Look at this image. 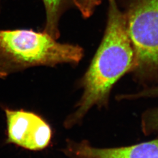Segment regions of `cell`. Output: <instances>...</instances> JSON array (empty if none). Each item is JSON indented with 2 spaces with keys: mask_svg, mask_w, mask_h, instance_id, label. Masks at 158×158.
<instances>
[{
  "mask_svg": "<svg viewBox=\"0 0 158 158\" xmlns=\"http://www.w3.org/2000/svg\"><path fill=\"white\" fill-rule=\"evenodd\" d=\"M107 23L102 43L79 86L83 94L75 110L64 122L66 128L79 124L94 106L107 107L113 86L134 64V51L127 31L124 13L115 0H108Z\"/></svg>",
  "mask_w": 158,
  "mask_h": 158,
  "instance_id": "6da1fadb",
  "label": "cell"
},
{
  "mask_svg": "<svg viewBox=\"0 0 158 158\" xmlns=\"http://www.w3.org/2000/svg\"><path fill=\"white\" fill-rule=\"evenodd\" d=\"M83 55L81 46L59 43L44 31L0 30V79L31 67L78 64Z\"/></svg>",
  "mask_w": 158,
  "mask_h": 158,
  "instance_id": "7a4b0ae2",
  "label": "cell"
},
{
  "mask_svg": "<svg viewBox=\"0 0 158 158\" xmlns=\"http://www.w3.org/2000/svg\"><path fill=\"white\" fill-rule=\"evenodd\" d=\"M124 15L135 55L131 72L149 85L158 79V0H130Z\"/></svg>",
  "mask_w": 158,
  "mask_h": 158,
  "instance_id": "3957f363",
  "label": "cell"
},
{
  "mask_svg": "<svg viewBox=\"0 0 158 158\" xmlns=\"http://www.w3.org/2000/svg\"><path fill=\"white\" fill-rule=\"evenodd\" d=\"M6 142L30 151H40L51 143L52 130L39 115L23 110L5 108Z\"/></svg>",
  "mask_w": 158,
  "mask_h": 158,
  "instance_id": "277c9868",
  "label": "cell"
},
{
  "mask_svg": "<svg viewBox=\"0 0 158 158\" xmlns=\"http://www.w3.org/2000/svg\"><path fill=\"white\" fill-rule=\"evenodd\" d=\"M62 152L69 158H158V139L107 148L93 147L85 140L68 139Z\"/></svg>",
  "mask_w": 158,
  "mask_h": 158,
  "instance_id": "5b68a950",
  "label": "cell"
},
{
  "mask_svg": "<svg viewBox=\"0 0 158 158\" xmlns=\"http://www.w3.org/2000/svg\"><path fill=\"white\" fill-rule=\"evenodd\" d=\"M46 11L44 32L57 40L60 37L59 23L63 14L73 4V0H43Z\"/></svg>",
  "mask_w": 158,
  "mask_h": 158,
  "instance_id": "8992f818",
  "label": "cell"
},
{
  "mask_svg": "<svg viewBox=\"0 0 158 158\" xmlns=\"http://www.w3.org/2000/svg\"><path fill=\"white\" fill-rule=\"evenodd\" d=\"M141 128L145 135L158 133V107L147 110L142 114Z\"/></svg>",
  "mask_w": 158,
  "mask_h": 158,
  "instance_id": "52a82bcc",
  "label": "cell"
},
{
  "mask_svg": "<svg viewBox=\"0 0 158 158\" xmlns=\"http://www.w3.org/2000/svg\"><path fill=\"white\" fill-rule=\"evenodd\" d=\"M103 0H73V4L76 6L82 16L85 18L90 17L96 8Z\"/></svg>",
  "mask_w": 158,
  "mask_h": 158,
  "instance_id": "ba28073f",
  "label": "cell"
},
{
  "mask_svg": "<svg viewBox=\"0 0 158 158\" xmlns=\"http://www.w3.org/2000/svg\"><path fill=\"white\" fill-rule=\"evenodd\" d=\"M136 98L157 97H158V85L151 87H147L146 89L137 93L134 94Z\"/></svg>",
  "mask_w": 158,
  "mask_h": 158,
  "instance_id": "9c48e42d",
  "label": "cell"
},
{
  "mask_svg": "<svg viewBox=\"0 0 158 158\" xmlns=\"http://www.w3.org/2000/svg\"><path fill=\"white\" fill-rule=\"evenodd\" d=\"M0 6H1V0H0ZM1 8V7H0Z\"/></svg>",
  "mask_w": 158,
  "mask_h": 158,
  "instance_id": "30bf717a",
  "label": "cell"
}]
</instances>
